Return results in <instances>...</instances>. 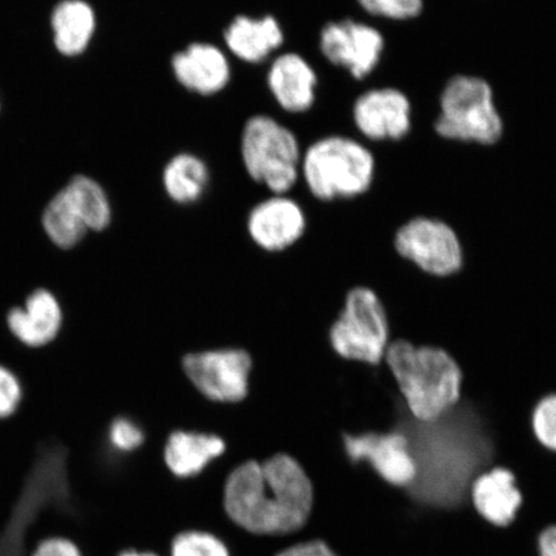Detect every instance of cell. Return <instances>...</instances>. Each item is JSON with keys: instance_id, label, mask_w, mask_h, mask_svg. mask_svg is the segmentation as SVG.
<instances>
[{"instance_id": "obj_1", "label": "cell", "mask_w": 556, "mask_h": 556, "mask_svg": "<svg viewBox=\"0 0 556 556\" xmlns=\"http://www.w3.org/2000/svg\"><path fill=\"white\" fill-rule=\"evenodd\" d=\"M315 500L307 468L283 450L233 464L222 484V509L229 523L254 538L299 540Z\"/></svg>"}, {"instance_id": "obj_2", "label": "cell", "mask_w": 556, "mask_h": 556, "mask_svg": "<svg viewBox=\"0 0 556 556\" xmlns=\"http://www.w3.org/2000/svg\"><path fill=\"white\" fill-rule=\"evenodd\" d=\"M384 363L416 420H435L460 400V367L441 348L394 340L387 346Z\"/></svg>"}, {"instance_id": "obj_3", "label": "cell", "mask_w": 556, "mask_h": 556, "mask_svg": "<svg viewBox=\"0 0 556 556\" xmlns=\"http://www.w3.org/2000/svg\"><path fill=\"white\" fill-rule=\"evenodd\" d=\"M372 152L356 139L329 136L313 142L302 156L301 174L312 197L321 203H346L370 192Z\"/></svg>"}, {"instance_id": "obj_4", "label": "cell", "mask_w": 556, "mask_h": 556, "mask_svg": "<svg viewBox=\"0 0 556 556\" xmlns=\"http://www.w3.org/2000/svg\"><path fill=\"white\" fill-rule=\"evenodd\" d=\"M440 106L434 128L444 139L491 146L503 137L504 123L492 87L479 76L456 75L450 79Z\"/></svg>"}, {"instance_id": "obj_5", "label": "cell", "mask_w": 556, "mask_h": 556, "mask_svg": "<svg viewBox=\"0 0 556 556\" xmlns=\"http://www.w3.org/2000/svg\"><path fill=\"white\" fill-rule=\"evenodd\" d=\"M302 151L289 128L267 115L243 125L241 157L249 177L274 194H287L301 176Z\"/></svg>"}, {"instance_id": "obj_6", "label": "cell", "mask_w": 556, "mask_h": 556, "mask_svg": "<svg viewBox=\"0 0 556 556\" xmlns=\"http://www.w3.org/2000/svg\"><path fill=\"white\" fill-rule=\"evenodd\" d=\"M328 342L336 356L351 363L378 366L384 363L389 324L384 305L372 290L348 291L342 311L328 330Z\"/></svg>"}, {"instance_id": "obj_7", "label": "cell", "mask_w": 556, "mask_h": 556, "mask_svg": "<svg viewBox=\"0 0 556 556\" xmlns=\"http://www.w3.org/2000/svg\"><path fill=\"white\" fill-rule=\"evenodd\" d=\"M187 380L201 397L219 405L248 399L254 359L240 346H219L187 353L180 361Z\"/></svg>"}, {"instance_id": "obj_8", "label": "cell", "mask_w": 556, "mask_h": 556, "mask_svg": "<svg viewBox=\"0 0 556 556\" xmlns=\"http://www.w3.org/2000/svg\"><path fill=\"white\" fill-rule=\"evenodd\" d=\"M395 252L428 275L447 277L460 270L463 249L452 227L440 219L416 217L399 228Z\"/></svg>"}, {"instance_id": "obj_9", "label": "cell", "mask_w": 556, "mask_h": 556, "mask_svg": "<svg viewBox=\"0 0 556 556\" xmlns=\"http://www.w3.org/2000/svg\"><path fill=\"white\" fill-rule=\"evenodd\" d=\"M386 40L371 25L352 18L332 21L319 33V50L330 64L343 67L363 80L377 68Z\"/></svg>"}, {"instance_id": "obj_10", "label": "cell", "mask_w": 556, "mask_h": 556, "mask_svg": "<svg viewBox=\"0 0 556 556\" xmlns=\"http://www.w3.org/2000/svg\"><path fill=\"white\" fill-rule=\"evenodd\" d=\"M344 455L353 465L366 464L382 481L407 489L416 478L408 440L400 432L342 434Z\"/></svg>"}, {"instance_id": "obj_11", "label": "cell", "mask_w": 556, "mask_h": 556, "mask_svg": "<svg viewBox=\"0 0 556 556\" xmlns=\"http://www.w3.org/2000/svg\"><path fill=\"white\" fill-rule=\"evenodd\" d=\"M225 437L199 429H174L160 446V460L177 482H192L228 455Z\"/></svg>"}, {"instance_id": "obj_12", "label": "cell", "mask_w": 556, "mask_h": 556, "mask_svg": "<svg viewBox=\"0 0 556 556\" xmlns=\"http://www.w3.org/2000/svg\"><path fill=\"white\" fill-rule=\"evenodd\" d=\"M247 229L250 240L263 252L283 253L307 233V214L294 199L274 194L250 211Z\"/></svg>"}, {"instance_id": "obj_13", "label": "cell", "mask_w": 556, "mask_h": 556, "mask_svg": "<svg viewBox=\"0 0 556 556\" xmlns=\"http://www.w3.org/2000/svg\"><path fill=\"white\" fill-rule=\"evenodd\" d=\"M353 122L370 141H400L412 130V102L395 88H375L353 104Z\"/></svg>"}, {"instance_id": "obj_14", "label": "cell", "mask_w": 556, "mask_h": 556, "mask_svg": "<svg viewBox=\"0 0 556 556\" xmlns=\"http://www.w3.org/2000/svg\"><path fill=\"white\" fill-rule=\"evenodd\" d=\"M64 309L51 290L35 289L24 305L7 313L5 324L12 337L21 344L39 350L54 342L64 328Z\"/></svg>"}, {"instance_id": "obj_15", "label": "cell", "mask_w": 556, "mask_h": 556, "mask_svg": "<svg viewBox=\"0 0 556 556\" xmlns=\"http://www.w3.org/2000/svg\"><path fill=\"white\" fill-rule=\"evenodd\" d=\"M170 65L179 85L200 96L217 94L231 80L226 53L211 43L190 45L173 55Z\"/></svg>"}, {"instance_id": "obj_16", "label": "cell", "mask_w": 556, "mask_h": 556, "mask_svg": "<svg viewBox=\"0 0 556 556\" xmlns=\"http://www.w3.org/2000/svg\"><path fill=\"white\" fill-rule=\"evenodd\" d=\"M267 85L278 106L287 113H307L315 104L317 75L301 54L278 55L268 70Z\"/></svg>"}, {"instance_id": "obj_17", "label": "cell", "mask_w": 556, "mask_h": 556, "mask_svg": "<svg viewBox=\"0 0 556 556\" xmlns=\"http://www.w3.org/2000/svg\"><path fill=\"white\" fill-rule=\"evenodd\" d=\"M470 503L478 516L493 527H509L523 504L516 476L497 467L482 472L470 486Z\"/></svg>"}, {"instance_id": "obj_18", "label": "cell", "mask_w": 556, "mask_h": 556, "mask_svg": "<svg viewBox=\"0 0 556 556\" xmlns=\"http://www.w3.org/2000/svg\"><path fill=\"white\" fill-rule=\"evenodd\" d=\"M226 46L235 58L247 64H262L283 45V30L273 16H238L227 26Z\"/></svg>"}, {"instance_id": "obj_19", "label": "cell", "mask_w": 556, "mask_h": 556, "mask_svg": "<svg viewBox=\"0 0 556 556\" xmlns=\"http://www.w3.org/2000/svg\"><path fill=\"white\" fill-rule=\"evenodd\" d=\"M41 224L47 238L61 250L78 247L90 232L86 208L67 186L48 203Z\"/></svg>"}, {"instance_id": "obj_20", "label": "cell", "mask_w": 556, "mask_h": 556, "mask_svg": "<svg viewBox=\"0 0 556 556\" xmlns=\"http://www.w3.org/2000/svg\"><path fill=\"white\" fill-rule=\"evenodd\" d=\"M54 45L68 58L85 52L96 31V15L85 0H64L52 15Z\"/></svg>"}, {"instance_id": "obj_21", "label": "cell", "mask_w": 556, "mask_h": 556, "mask_svg": "<svg viewBox=\"0 0 556 556\" xmlns=\"http://www.w3.org/2000/svg\"><path fill=\"white\" fill-rule=\"evenodd\" d=\"M211 173L203 159L182 152L166 163L163 172V186L174 204L187 206L199 203L204 198Z\"/></svg>"}, {"instance_id": "obj_22", "label": "cell", "mask_w": 556, "mask_h": 556, "mask_svg": "<svg viewBox=\"0 0 556 556\" xmlns=\"http://www.w3.org/2000/svg\"><path fill=\"white\" fill-rule=\"evenodd\" d=\"M166 556H233L227 541L205 528H186L172 538Z\"/></svg>"}, {"instance_id": "obj_23", "label": "cell", "mask_w": 556, "mask_h": 556, "mask_svg": "<svg viewBox=\"0 0 556 556\" xmlns=\"http://www.w3.org/2000/svg\"><path fill=\"white\" fill-rule=\"evenodd\" d=\"M86 206L90 232H103L113 222V206L103 187L87 176H76L67 184Z\"/></svg>"}, {"instance_id": "obj_24", "label": "cell", "mask_w": 556, "mask_h": 556, "mask_svg": "<svg viewBox=\"0 0 556 556\" xmlns=\"http://www.w3.org/2000/svg\"><path fill=\"white\" fill-rule=\"evenodd\" d=\"M149 438L142 424L128 416H117L109 424L106 446L111 455L122 458L142 454Z\"/></svg>"}, {"instance_id": "obj_25", "label": "cell", "mask_w": 556, "mask_h": 556, "mask_svg": "<svg viewBox=\"0 0 556 556\" xmlns=\"http://www.w3.org/2000/svg\"><path fill=\"white\" fill-rule=\"evenodd\" d=\"M532 430L541 446L556 454V393L546 395L534 407Z\"/></svg>"}, {"instance_id": "obj_26", "label": "cell", "mask_w": 556, "mask_h": 556, "mask_svg": "<svg viewBox=\"0 0 556 556\" xmlns=\"http://www.w3.org/2000/svg\"><path fill=\"white\" fill-rule=\"evenodd\" d=\"M368 15L388 20H409L420 15L424 0H356Z\"/></svg>"}, {"instance_id": "obj_27", "label": "cell", "mask_w": 556, "mask_h": 556, "mask_svg": "<svg viewBox=\"0 0 556 556\" xmlns=\"http://www.w3.org/2000/svg\"><path fill=\"white\" fill-rule=\"evenodd\" d=\"M23 401V382L10 367L0 364V421L15 415Z\"/></svg>"}, {"instance_id": "obj_28", "label": "cell", "mask_w": 556, "mask_h": 556, "mask_svg": "<svg viewBox=\"0 0 556 556\" xmlns=\"http://www.w3.org/2000/svg\"><path fill=\"white\" fill-rule=\"evenodd\" d=\"M273 556H338L336 551L321 539H302L290 542Z\"/></svg>"}, {"instance_id": "obj_29", "label": "cell", "mask_w": 556, "mask_h": 556, "mask_svg": "<svg viewBox=\"0 0 556 556\" xmlns=\"http://www.w3.org/2000/svg\"><path fill=\"white\" fill-rule=\"evenodd\" d=\"M30 556H85L73 540L50 538L41 540Z\"/></svg>"}, {"instance_id": "obj_30", "label": "cell", "mask_w": 556, "mask_h": 556, "mask_svg": "<svg viewBox=\"0 0 556 556\" xmlns=\"http://www.w3.org/2000/svg\"><path fill=\"white\" fill-rule=\"evenodd\" d=\"M539 556H556V526L542 530L538 539Z\"/></svg>"}, {"instance_id": "obj_31", "label": "cell", "mask_w": 556, "mask_h": 556, "mask_svg": "<svg viewBox=\"0 0 556 556\" xmlns=\"http://www.w3.org/2000/svg\"><path fill=\"white\" fill-rule=\"evenodd\" d=\"M115 556H163L162 554L150 551V548L125 547Z\"/></svg>"}]
</instances>
